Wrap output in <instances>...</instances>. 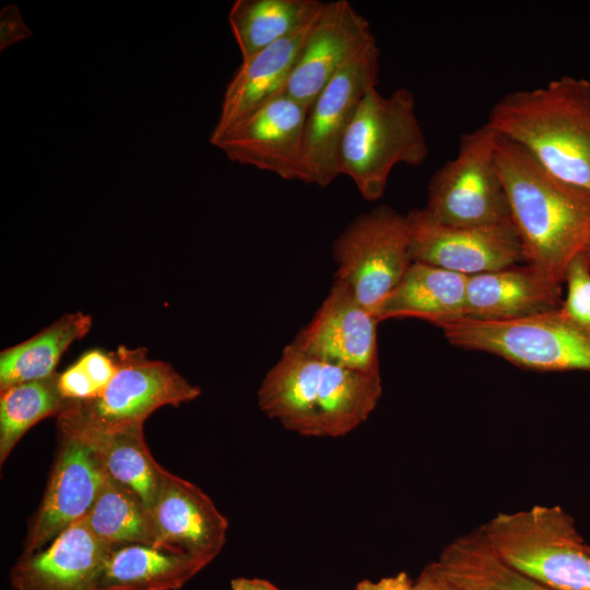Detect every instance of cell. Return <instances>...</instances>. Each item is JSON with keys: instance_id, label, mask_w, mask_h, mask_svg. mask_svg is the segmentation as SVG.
Here are the masks:
<instances>
[{"instance_id": "6da1fadb", "label": "cell", "mask_w": 590, "mask_h": 590, "mask_svg": "<svg viewBox=\"0 0 590 590\" xmlns=\"http://www.w3.org/2000/svg\"><path fill=\"white\" fill-rule=\"evenodd\" d=\"M495 153L524 263L564 284L571 260L590 251V192L555 177L499 134Z\"/></svg>"}, {"instance_id": "7a4b0ae2", "label": "cell", "mask_w": 590, "mask_h": 590, "mask_svg": "<svg viewBox=\"0 0 590 590\" xmlns=\"http://www.w3.org/2000/svg\"><path fill=\"white\" fill-rule=\"evenodd\" d=\"M381 394L380 371L337 366L287 344L262 379L257 401L268 417L290 432L337 438L363 424Z\"/></svg>"}, {"instance_id": "3957f363", "label": "cell", "mask_w": 590, "mask_h": 590, "mask_svg": "<svg viewBox=\"0 0 590 590\" xmlns=\"http://www.w3.org/2000/svg\"><path fill=\"white\" fill-rule=\"evenodd\" d=\"M485 122L555 177L590 192V81L563 75L508 92Z\"/></svg>"}, {"instance_id": "277c9868", "label": "cell", "mask_w": 590, "mask_h": 590, "mask_svg": "<svg viewBox=\"0 0 590 590\" xmlns=\"http://www.w3.org/2000/svg\"><path fill=\"white\" fill-rule=\"evenodd\" d=\"M429 154L412 92L400 87L381 95L369 87L343 137L339 168L367 201L380 199L399 164L418 166Z\"/></svg>"}, {"instance_id": "5b68a950", "label": "cell", "mask_w": 590, "mask_h": 590, "mask_svg": "<svg viewBox=\"0 0 590 590\" xmlns=\"http://www.w3.org/2000/svg\"><path fill=\"white\" fill-rule=\"evenodd\" d=\"M509 566L551 590H590V552L559 506L498 512L480 527Z\"/></svg>"}, {"instance_id": "8992f818", "label": "cell", "mask_w": 590, "mask_h": 590, "mask_svg": "<svg viewBox=\"0 0 590 590\" xmlns=\"http://www.w3.org/2000/svg\"><path fill=\"white\" fill-rule=\"evenodd\" d=\"M460 349L540 371H590V330L560 308L511 320L447 319L434 324Z\"/></svg>"}, {"instance_id": "52a82bcc", "label": "cell", "mask_w": 590, "mask_h": 590, "mask_svg": "<svg viewBox=\"0 0 590 590\" xmlns=\"http://www.w3.org/2000/svg\"><path fill=\"white\" fill-rule=\"evenodd\" d=\"M498 133L486 122L459 137L457 154L430 177L424 209L438 222L459 227L511 222L496 162Z\"/></svg>"}, {"instance_id": "ba28073f", "label": "cell", "mask_w": 590, "mask_h": 590, "mask_svg": "<svg viewBox=\"0 0 590 590\" xmlns=\"http://www.w3.org/2000/svg\"><path fill=\"white\" fill-rule=\"evenodd\" d=\"M111 355L117 370L106 388L95 398L70 401L59 417L94 429L111 430L144 424L157 409L178 406L201 394V389L172 365L150 359L144 347L119 346Z\"/></svg>"}, {"instance_id": "9c48e42d", "label": "cell", "mask_w": 590, "mask_h": 590, "mask_svg": "<svg viewBox=\"0 0 590 590\" xmlns=\"http://www.w3.org/2000/svg\"><path fill=\"white\" fill-rule=\"evenodd\" d=\"M334 282L376 316L413 263L406 214L379 204L355 216L334 240Z\"/></svg>"}, {"instance_id": "30bf717a", "label": "cell", "mask_w": 590, "mask_h": 590, "mask_svg": "<svg viewBox=\"0 0 590 590\" xmlns=\"http://www.w3.org/2000/svg\"><path fill=\"white\" fill-rule=\"evenodd\" d=\"M412 260L464 275L524 263L512 222L477 227L442 224L424 208L408 214Z\"/></svg>"}, {"instance_id": "8fae6325", "label": "cell", "mask_w": 590, "mask_h": 590, "mask_svg": "<svg viewBox=\"0 0 590 590\" xmlns=\"http://www.w3.org/2000/svg\"><path fill=\"white\" fill-rule=\"evenodd\" d=\"M378 45L345 66L308 109L304 158L310 184L329 186L339 175L343 137L366 91L378 84Z\"/></svg>"}, {"instance_id": "7c38bea8", "label": "cell", "mask_w": 590, "mask_h": 590, "mask_svg": "<svg viewBox=\"0 0 590 590\" xmlns=\"http://www.w3.org/2000/svg\"><path fill=\"white\" fill-rule=\"evenodd\" d=\"M308 109L283 93L250 115L215 146L232 162L270 172L285 180L310 184L303 149Z\"/></svg>"}, {"instance_id": "4fadbf2b", "label": "cell", "mask_w": 590, "mask_h": 590, "mask_svg": "<svg viewBox=\"0 0 590 590\" xmlns=\"http://www.w3.org/2000/svg\"><path fill=\"white\" fill-rule=\"evenodd\" d=\"M59 434L58 457L28 531L24 555L43 550L69 527L84 519L107 475L88 444L66 430L59 429Z\"/></svg>"}, {"instance_id": "5bb4252c", "label": "cell", "mask_w": 590, "mask_h": 590, "mask_svg": "<svg viewBox=\"0 0 590 590\" xmlns=\"http://www.w3.org/2000/svg\"><path fill=\"white\" fill-rule=\"evenodd\" d=\"M377 46L371 27L347 0L326 2L288 80L285 93L310 107L347 64Z\"/></svg>"}, {"instance_id": "9a60e30c", "label": "cell", "mask_w": 590, "mask_h": 590, "mask_svg": "<svg viewBox=\"0 0 590 590\" xmlns=\"http://www.w3.org/2000/svg\"><path fill=\"white\" fill-rule=\"evenodd\" d=\"M149 510L154 547L210 564L225 545L226 517L199 486L166 469Z\"/></svg>"}, {"instance_id": "2e32d148", "label": "cell", "mask_w": 590, "mask_h": 590, "mask_svg": "<svg viewBox=\"0 0 590 590\" xmlns=\"http://www.w3.org/2000/svg\"><path fill=\"white\" fill-rule=\"evenodd\" d=\"M375 314L334 282L311 320L290 343L320 361L366 373H379Z\"/></svg>"}, {"instance_id": "e0dca14e", "label": "cell", "mask_w": 590, "mask_h": 590, "mask_svg": "<svg viewBox=\"0 0 590 590\" xmlns=\"http://www.w3.org/2000/svg\"><path fill=\"white\" fill-rule=\"evenodd\" d=\"M111 550L82 519L47 548L23 555L12 568L10 581L14 590H106Z\"/></svg>"}, {"instance_id": "ac0fdd59", "label": "cell", "mask_w": 590, "mask_h": 590, "mask_svg": "<svg viewBox=\"0 0 590 590\" xmlns=\"http://www.w3.org/2000/svg\"><path fill=\"white\" fill-rule=\"evenodd\" d=\"M317 19L293 35L241 60L225 88L219 119L209 138L212 145L215 146L259 108L285 93L291 74Z\"/></svg>"}, {"instance_id": "d6986e66", "label": "cell", "mask_w": 590, "mask_h": 590, "mask_svg": "<svg viewBox=\"0 0 590 590\" xmlns=\"http://www.w3.org/2000/svg\"><path fill=\"white\" fill-rule=\"evenodd\" d=\"M562 286L528 263L470 275L459 318L511 320L555 310L563 304Z\"/></svg>"}, {"instance_id": "ffe728a7", "label": "cell", "mask_w": 590, "mask_h": 590, "mask_svg": "<svg viewBox=\"0 0 590 590\" xmlns=\"http://www.w3.org/2000/svg\"><path fill=\"white\" fill-rule=\"evenodd\" d=\"M57 424L60 430L88 444L106 474L132 491L150 509L164 468L155 461L146 445L143 424L98 430L59 416Z\"/></svg>"}, {"instance_id": "44dd1931", "label": "cell", "mask_w": 590, "mask_h": 590, "mask_svg": "<svg viewBox=\"0 0 590 590\" xmlns=\"http://www.w3.org/2000/svg\"><path fill=\"white\" fill-rule=\"evenodd\" d=\"M468 275L430 264H411L376 311L378 321L417 318L436 322L463 315Z\"/></svg>"}, {"instance_id": "7402d4cb", "label": "cell", "mask_w": 590, "mask_h": 590, "mask_svg": "<svg viewBox=\"0 0 590 590\" xmlns=\"http://www.w3.org/2000/svg\"><path fill=\"white\" fill-rule=\"evenodd\" d=\"M434 563L459 590H551L505 563L480 527L448 543Z\"/></svg>"}, {"instance_id": "603a6c76", "label": "cell", "mask_w": 590, "mask_h": 590, "mask_svg": "<svg viewBox=\"0 0 590 590\" xmlns=\"http://www.w3.org/2000/svg\"><path fill=\"white\" fill-rule=\"evenodd\" d=\"M209 564L151 545L113 547L105 569L106 590H178Z\"/></svg>"}, {"instance_id": "cb8c5ba5", "label": "cell", "mask_w": 590, "mask_h": 590, "mask_svg": "<svg viewBox=\"0 0 590 590\" xmlns=\"http://www.w3.org/2000/svg\"><path fill=\"white\" fill-rule=\"evenodd\" d=\"M324 4L319 0H236L228 23L241 60L310 24Z\"/></svg>"}, {"instance_id": "d4e9b609", "label": "cell", "mask_w": 590, "mask_h": 590, "mask_svg": "<svg viewBox=\"0 0 590 590\" xmlns=\"http://www.w3.org/2000/svg\"><path fill=\"white\" fill-rule=\"evenodd\" d=\"M92 318L82 311L64 314L32 338L0 353V390L55 374L64 351L82 339Z\"/></svg>"}, {"instance_id": "484cf974", "label": "cell", "mask_w": 590, "mask_h": 590, "mask_svg": "<svg viewBox=\"0 0 590 590\" xmlns=\"http://www.w3.org/2000/svg\"><path fill=\"white\" fill-rule=\"evenodd\" d=\"M84 520L98 539L113 547L154 546L150 510L132 491L108 475Z\"/></svg>"}, {"instance_id": "4316f807", "label": "cell", "mask_w": 590, "mask_h": 590, "mask_svg": "<svg viewBox=\"0 0 590 590\" xmlns=\"http://www.w3.org/2000/svg\"><path fill=\"white\" fill-rule=\"evenodd\" d=\"M0 391V462L3 464L31 427L48 416H58L70 401L60 393L58 373Z\"/></svg>"}, {"instance_id": "83f0119b", "label": "cell", "mask_w": 590, "mask_h": 590, "mask_svg": "<svg viewBox=\"0 0 590 590\" xmlns=\"http://www.w3.org/2000/svg\"><path fill=\"white\" fill-rule=\"evenodd\" d=\"M564 283L567 284V296L560 309L573 321L590 330V251L571 260Z\"/></svg>"}, {"instance_id": "f1b7e54d", "label": "cell", "mask_w": 590, "mask_h": 590, "mask_svg": "<svg viewBox=\"0 0 590 590\" xmlns=\"http://www.w3.org/2000/svg\"><path fill=\"white\" fill-rule=\"evenodd\" d=\"M58 387L62 397L69 401L88 400L98 394L93 381L78 362L58 374Z\"/></svg>"}, {"instance_id": "f546056e", "label": "cell", "mask_w": 590, "mask_h": 590, "mask_svg": "<svg viewBox=\"0 0 590 590\" xmlns=\"http://www.w3.org/2000/svg\"><path fill=\"white\" fill-rule=\"evenodd\" d=\"M78 363L93 381L98 394L106 388L117 370L111 353H104L97 349L84 353Z\"/></svg>"}, {"instance_id": "4dcf8cb0", "label": "cell", "mask_w": 590, "mask_h": 590, "mask_svg": "<svg viewBox=\"0 0 590 590\" xmlns=\"http://www.w3.org/2000/svg\"><path fill=\"white\" fill-rule=\"evenodd\" d=\"M32 36L16 4H8L0 12V50Z\"/></svg>"}, {"instance_id": "1f68e13d", "label": "cell", "mask_w": 590, "mask_h": 590, "mask_svg": "<svg viewBox=\"0 0 590 590\" xmlns=\"http://www.w3.org/2000/svg\"><path fill=\"white\" fill-rule=\"evenodd\" d=\"M354 590H415L414 581L404 571L378 580L364 579Z\"/></svg>"}, {"instance_id": "d6a6232c", "label": "cell", "mask_w": 590, "mask_h": 590, "mask_svg": "<svg viewBox=\"0 0 590 590\" xmlns=\"http://www.w3.org/2000/svg\"><path fill=\"white\" fill-rule=\"evenodd\" d=\"M414 586L415 590H459L440 574L434 562L423 568Z\"/></svg>"}, {"instance_id": "836d02e7", "label": "cell", "mask_w": 590, "mask_h": 590, "mask_svg": "<svg viewBox=\"0 0 590 590\" xmlns=\"http://www.w3.org/2000/svg\"><path fill=\"white\" fill-rule=\"evenodd\" d=\"M232 590H280L271 581L257 577H237L231 581Z\"/></svg>"}, {"instance_id": "e575fe53", "label": "cell", "mask_w": 590, "mask_h": 590, "mask_svg": "<svg viewBox=\"0 0 590 590\" xmlns=\"http://www.w3.org/2000/svg\"><path fill=\"white\" fill-rule=\"evenodd\" d=\"M588 550H589V552H590V545H588Z\"/></svg>"}]
</instances>
